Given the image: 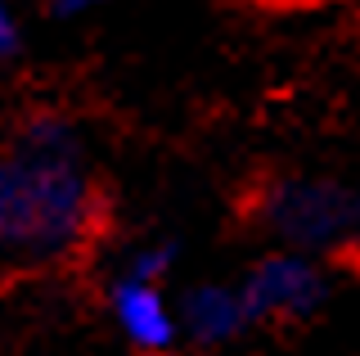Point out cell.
<instances>
[{
  "label": "cell",
  "instance_id": "obj_1",
  "mask_svg": "<svg viewBox=\"0 0 360 356\" xmlns=\"http://www.w3.org/2000/svg\"><path fill=\"white\" fill-rule=\"evenodd\" d=\"M99 212L82 127L68 113H37L0 153V253L72 258L95 235Z\"/></svg>",
  "mask_w": 360,
  "mask_h": 356
},
{
  "label": "cell",
  "instance_id": "obj_2",
  "mask_svg": "<svg viewBox=\"0 0 360 356\" xmlns=\"http://www.w3.org/2000/svg\"><path fill=\"white\" fill-rule=\"evenodd\" d=\"M252 217L279 248L307 253V258H324V253H342L352 262L356 253V226H360V203L356 190L333 176H270L252 198Z\"/></svg>",
  "mask_w": 360,
  "mask_h": 356
},
{
  "label": "cell",
  "instance_id": "obj_6",
  "mask_svg": "<svg viewBox=\"0 0 360 356\" xmlns=\"http://www.w3.org/2000/svg\"><path fill=\"white\" fill-rule=\"evenodd\" d=\"M176 243L172 239H149V243H135V248L122 258V271L140 275V280H167V271L176 266Z\"/></svg>",
  "mask_w": 360,
  "mask_h": 356
},
{
  "label": "cell",
  "instance_id": "obj_4",
  "mask_svg": "<svg viewBox=\"0 0 360 356\" xmlns=\"http://www.w3.org/2000/svg\"><path fill=\"white\" fill-rule=\"evenodd\" d=\"M108 303H112V316H117L122 333H127L140 352L158 356L180 338L176 311L162 293V280H140V275L117 271V280L108 288Z\"/></svg>",
  "mask_w": 360,
  "mask_h": 356
},
{
  "label": "cell",
  "instance_id": "obj_8",
  "mask_svg": "<svg viewBox=\"0 0 360 356\" xmlns=\"http://www.w3.org/2000/svg\"><path fill=\"white\" fill-rule=\"evenodd\" d=\"M108 0H45V14L54 18V23H77V18H90L99 14Z\"/></svg>",
  "mask_w": 360,
  "mask_h": 356
},
{
  "label": "cell",
  "instance_id": "obj_3",
  "mask_svg": "<svg viewBox=\"0 0 360 356\" xmlns=\"http://www.w3.org/2000/svg\"><path fill=\"white\" fill-rule=\"evenodd\" d=\"M248 329L252 325H302L329 303V275L320 258L292 248H275L257 258L234 284Z\"/></svg>",
  "mask_w": 360,
  "mask_h": 356
},
{
  "label": "cell",
  "instance_id": "obj_7",
  "mask_svg": "<svg viewBox=\"0 0 360 356\" xmlns=\"http://www.w3.org/2000/svg\"><path fill=\"white\" fill-rule=\"evenodd\" d=\"M18 54H22V23H18L14 5L0 0V63L18 59Z\"/></svg>",
  "mask_w": 360,
  "mask_h": 356
},
{
  "label": "cell",
  "instance_id": "obj_5",
  "mask_svg": "<svg viewBox=\"0 0 360 356\" xmlns=\"http://www.w3.org/2000/svg\"><path fill=\"white\" fill-rule=\"evenodd\" d=\"M180 333L198 348H221V343H234L248 329L243 307L234 284H194L185 293V307L176 316Z\"/></svg>",
  "mask_w": 360,
  "mask_h": 356
}]
</instances>
